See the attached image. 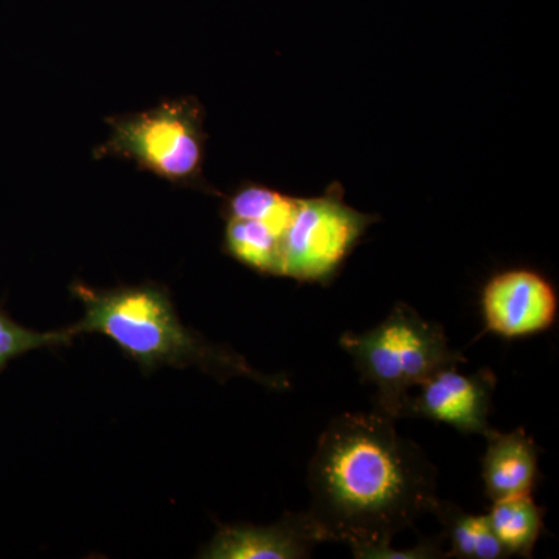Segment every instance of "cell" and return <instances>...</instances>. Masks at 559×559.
I'll return each mask as SVG.
<instances>
[{"instance_id":"1","label":"cell","mask_w":559,"mask_h":559,"mask_svg":"<svg viewBox=\"0 0 559 559\" xmlns=\"http://www.w3.org/2000/svg\"><path fill=\"white\" fill-rule=\"evenodd\" d=\"M437 473L428 455L404 439L395 419L342 414L318 441L308 468L312 520L323 538L345 543L353 557L392 546L437 499Z\"/></svg>"},{"instance_id":"2","label":"cell","mask_w":559,"mask_h":559,"mask_svg":"<svg viewBox=\"0 0 559 559\" xmlns=\"http://www.w3.org/2000/svg\"><path fill=\"white\" fill-rule=\"evenodd\" d=\"M84 316L73 333H100L143 366H198L221 378L246 377L267 388L288 389L285 378L259 373L229 348L210 345L180 322L167 294L154 286L95 290L76 286Z\"/></svg>"},{"instance_id":"3","label":"cell","mask_w":559,"mask_h":559,"mask_svg":"<svg viewBox=\"0 0 559 559\" xmlns=\"http://www.w3.org/2000/svg\"><path fill=\"white\" fill-rule=\"evenodd\" d=\"M341 347L352 356L360 380L374 385V411L403 417L411 390L447 367L465 364L448 344L439 323L419 316L407 304H396L380 325L364 333L342 334Z\"/></svg>"},{"instance_id":"4","label":"cell","mask_w":559,"mask_h":559,"mask_svg":"<svg viewBox=\"0 0 559 559\" xmlns=\"http://www.w3.org/2000/svg\"><path fill=\"white\" fill-rule=\"evenodd\" d=\"M378 221L348 205L341 183H331L319 197L299 198L282 238V277L329 285Z\"/></svg>"},{"instance_id":"5","label":"cell","mask_w":559,"mask_h":559,"mask_svg":"<svg viewBox=\"0 0 559 559\" xmlns=\"http://www.w3.org/2000/svg\"><path fill=\"white\" fill-rule=\"evenodd\" d=\"M204 143L200 105L171 102L114 120L103 154L128 157L171 182L197 183L202 175Z\"/></svg>"},{"instance_id":"6","label":"cell","mask_w":559,"mask_h":559,"mask_svg":"<svg viewBox=\"0 0 559 559\" xmlns=\"http://www.w3.org/2000/svg\"><path fill=\"white\" fill-rule=\"evenodd\" d=\"M480 305L485 329L506 340L544 333L557 322V289L549 278L525 267L492 275Z\"/></svg>"},{"instance_id":"7","label":"cell","mask_w":559,"mask_h":559,"mask_svg":"<svg viewBox=\"0 0 559 559\" xmlns=\"http://www.w3.org/2000/svg\"><path fill=\"white\" fill-rule=\"evenodd\" d=\"M457 369L447 367L423 382L417 396L411 393L403 417L444 423L466 436L487 439L495 432L488 418L498 378L489 369L473 374H462Z\"/></svg>"},{"instance_id":"8","label":"cell","mask_w":559,"mask_h":559,"mask_svg":"<svg viewBox=\"0 0 559 559\" xmlns=\"http://www.w3.org/2000/svg\"><path fill=\"white\" fill-rule=\"evenodd\" d=\"M325 543L310 513L286 514L270 527L229 525L218 530L202 550L205 559H301Z\"/></svg>"},{"instance_id":"9","label":"cell","mask_w":559,"mask_h":559,"mask_svg":"<svg viewBox=\"0 0 559 559\" xmlns=\"http://www.w3.org/2000/svg\"><path fill=\"white\" fill-rule=\"evenodd\" d=\"M481 479L489 500L532 495L539 479V448L524 429L487 437Z\"/></svg>"},{"instance_id":"10","label":"cell","mask_w":559,"mask_h":559,"mask_svg":"<svg viewBox=\"0 0 559 559\" xmlns=\"http://www.w3.org/2000/svg\"><path fill=\"white\" fill-rule=\"evenodd\" d=\"M430 513L443 527L441 538L450 540L444 558L503 559L509 554L496 538L488 514H469L451 502L437 499Z\"/></svg>"},{"instance_id":"11","label":"cell","mask_w":559,"mask_h":559,"mask_svg":"<svg viewBox=\"0 0 559 559\" xmlns=\"http://www.w3.org/2000/svg\"><path fill=\"white\" fill-rule=\"evenodd\" d=\"M488 520L509 557L532 558L544 528V510L532 495L496 500Z\"/></svg>"},{"instance_id":"12","label":"cell","mask_w":559,"mask_h":559,"mask_svg":"<svg viewBox=\"0 0 559 559\" xmlns=\"http://www.w3.org/2000/svg\"><path fill=\"white\" fill-rule=\"evenodd\" d=\"M282 238L260 221L229 218L226 249L246 266L282 277Z\"/></svg>"},{"instance_id":"13","label":"cell","mask_w":559,"mask_h":559,"mask_svg":"<svg viewBox=\"0 0 559 559\" xmlns=\"http://www.w3.org/2000/svg\"><path fill=\"white\" fill-rule=\"evenodd\" d=\"M297 204L299 198L288 197L267 187L248 186L230 198L227 213L229 218L260 221L283 237L293 221Z\"/></svg>"},{"instance_id":"14","label":"cell","mask_w":559,"mask_h":559,"mask_svg":"<svg viewBox=\"0 0 559 559\" xmlns=\"http://www.w3.org/2000/svg\"><path fill=\"white\" fill-rule=\"evenodd\" d=\"M72 330L49 331V333H40L11 320L9 316L0 311V369L11 359L33 349L57 347L72 341Z\"/></svg>"}]
</instances>
